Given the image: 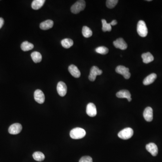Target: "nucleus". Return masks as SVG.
I'll return each instance as SVG.
<instances>
[{
    "label": "nucleus",
    "mask_w": 162,
    "mask_h": 162,
    "mask_svg": "<svg viewBox=\"0 0 162 162\" xmlns=\"http://www.w3.org/2000/svg\"><path fill=\"white\" fill-rule=\"evenodd\" d=\"M34 97L35 101L38 103L42 104L44 102L45 99L44 94L39 89H38L35 91L34 93Z\"/></svg>",
    "instance_id": "7"
},
{
    "label": "nucleus",
    "mask_w": 162,
    "mask_h": 162,
    "mask_svg": "<svg viewBox=\"0 0 162 162\" xmlns=\"http://www.w3.org/2000/svg\"><path fill=\"white\" fill-rule=\"evenodd\" d=\"M33 158L36 161H42L45 159L44 154L40 151L35 152L33 155Z\"/></svg>",
    "instance_id": "24"
},
{
    "label": "nucleus",
    "mask_w": 162,
    "mask_h": 162,
    "mask_svg": "<svg viewBox=\"0 0 162 162\" xmlns=\"http://www.w3.org/2000/svg\"><path fill=\"white\" fill-rule=\"evenodd\" d=\"M22 126L20 124L16 123L13 124L9 127L8 131L9 133L12 135H16L21 131Z\"/></svg>",
    "instance_id": "8"
},
{
    "label": "nucleus",
    "mask_w": 162,
    "mask_h": 162,
    "mask_svg": "<svg viewBox=\"0 0 162 162\" xmlns=\"http://www.w3.org/2000/svg\"><path fill=\"white\" fill-rule=\"evenodd\" d=\"M61 45L63 47L66 49H69L72 46L73 41L70 38H65L61 41Z\"/></svg>",
    "instance_id": "21"
},
{
    "label": "nucleus",
    "mask_w": 162,
    "mask_h": 162,
    "mask_svg": "<svg viewBox=\"0 0 162 162\" xmlns=\"http://www.w3.org/2000/svg\"><path fill=\"white\" fill-rule=\"evenodd\" d=\"M118 0H107L106 1V6L109 9L114 8L118 2Z\"/></svg>",
    "instance_id": "27"
},
{
    "label": "nucleus",
    "mask_w": 162,
    "mask_h": 162,
    "mask_svg": "<svg viewBox=\"0 0 162 162\" xmlns=\"http://www.w3.org/2000/svg\"><path fill=\"white\" fill-rule=\"evenodd\" d=\"M146 149L153 156H156L158 153V148L156 144L150 143L146 146Z\"/></svg>",
    "instance_id": "12"
},
{
    "label": "nucleus",
    "mask_w": 162,
    "mask_h": 162,
    "mask_svg": "<svg viewBox=\"0 0 162 162\" xmlns=\"http://www.w3.org/2000/svg\"><path fill=\"white\" fill-rule=\"evenodd\" d=\"M116 96L119 98H126L129 102L131 100V95L127 90H123L119 91L116 94Z\"/></svg>",
    "instance_id": "14"
},
{
    "label": "nucleus",
    "mask_w": 162,
    "mask_h": 162,
    "mask_svg": "<svg viewBox=\"0 0 162 162\" xmlns=\"http://www.w3.org/2000/svg\"><path fill=\"white\" fill-rule=\"evenodd\" d=\"M113 44L114 46L117 48L123 50H124L127 48V44L122 38H119L117 39L116 41H114Z\"/></svg>",
    "instance_id": "11"
},
{
    "label": "nucleus",
    "mask_w": 162,
    "mask_h": 162,
    "mask_svg": "<svg viewBox=\"0 0 162 162\" xmlns=\"http://www.w3.org/2000/svg\"><path fill=\"white\" fill-rule=\"evenodd\" d=\"M86 132L83 128L76 127L73 128L70 132V136L73 139H80L85 136Z\"/></svg>",
    "instance_id": "1"
},
{
    "label": "nucleus",
    "mask_w": 162,
    "mask_h": 162,
    "mask_svg": "<svg viewBox=\"0 0 162 162\" xmlns=\"http://www.w3.org/2000/svg\"><path fill=\"white\" fill-rule=\"evenodd\" d=\"M4 20L2 18H0V29L2 28L4 25Z\"/></svg>",
    "instance_id": "29"
},
{
    "label": "nucleus",
    "mask_w": 162,
    "mask_h": 162,
    "mask_svg": "<svg viewBox=\"0 0 162 162\" xmlns=\"http://www.w3.org/2000/svg\"><path fill=\"white\" fill-rule=\"evenodd\" d=\"M137 31L138 34L141 37H146L147 35L148 31L147 28L146 23L143 20H140L137 23Z\"/></svg>",
    "instance_id": "3"
},
{
    "label": "nucleus",
    "mask_w": 162,
    "mask_h": 162,
    "mask_svg": "<svg viewBox=\"0 0 162 162\" xmlns=\"http://www.w3.org/2000/svg\"><path fill=\"white\" fill-rule=\"evenodd\" d=\"M115 71L117 73L122 75L125 79H128L131 77V73L129 72V69L124 66H118L116 68Z\"/></svg>",
    "instance_id": "5"
},
{
    "label": "nucleus",
    "mask_w": 162,
    "mask_h": 162,
    "mask_svg": "<svg viewBox=\"0 0 162 162\" xmlns=\"http://www.w3.org/2000/svg\"><path fill=\"white\" fill-rule=\"evenodd\" d=\"M57 91L60 97H63L65 96L67 92V87L65 83L61 81L58 82L57 86Z\"/></svg>",
    "instance_id": "9"
},
{
    "label": "nucleus",
    "mask_w": 162,
    "mask_h": 162,
    "mask_svg": "<svg viewBox=\"0 0 162 162\" xmlns=\"http://www.w3.org/2000/svg\"><path fill=\"white\" fill-rule=\"evenodd\" d=\"M53 25H54V22L52 20L48 19L41 23L40 25V28L42 30H48L52 28Z\"/></svg>",
    "instance_id": "16"
},
{
    "label": "nucleus",
    "mask_w": 162,
    "mask_h": 162,
    "mask_svg": "<svg viewBox=\"0 0 162 162\" xmlns=\"http://www.w3.org/2000/svg\"><path fill=\"white\" fill-rule=\"evenodd\" d=\"M86 7V2L83 0H80L74 3L71 7V11L74 14L79 13L81 11H83Z\"/></svg>",
    "instance_id": "2"
},
{
    "label": "nucleus",
    "mask_w": 162,
    "mask_h": 162,
    "mask_svg": "<svg viewBox=\"0 0 162 162\" xmlns=\"http://www.w3.org/2000/svg\"><path fill=\"white\" fill-rule=\"evenodd\" d=\"M157 75L154 73H151L146 77L143 81V84L145 85H148L154 82L156 79Z\"/></svg>",
    "instance_id": "17"
},
{
    "label": "nucleus",
    "mask_w": 162,
    "mask_h": 162,
    "mask_svg": "<svg viewBox=\"0 0 162 162\" xmlns=\"http://www.w3.org/2000/svg\"><path fill=\"white\" fill-rule=\"evenodd\" d=\"M31 58L35 63H39L42 60V55L38 51H34L31 55Z\"/></svg>",
    "instance_id": "20"
},
{
    "label": "nucleus",
    "mask_w": 162,
    "mask_h": 162,
    "mask_svg": "<svg viewBox=\"0 0 162 162\" xmlns=\"http://www.w3.org/2000/svg\"><path fill=\"white\" fill-rule=\"evenodd\" d=\"M82 33L85 38H88L92 35V30L87 26H83L82 29Z\"/></svg>",
    "instance_id": "23"
},
{
    "label": "nucleus",
    "mask_w": 162,
    "mask_h": 162,
    "mask_svg": "<svg viewBox=\"0 0 162 162\" xmlns=\"http://www.w3.org/2000/svg\"><path fill=\"white\" fill-rule=\"evenodd\" d=\"M33 45L28 41L23 42L21 45V48L24 51L31 50L33 48Z\"/></svg>",
    "instance_id": "22"
},
{
    "label": "nucleus",
    "mask_w": 162,
    "mask_h": 162,
    "mask_svg": "<svg viewBox=\"0 0 162 162\" xmlns=\"http://www.w3.org/2000/svg\"><path fill=\"white\" fill-rule=\"evenodd\" d=\"M133 130L130 127H127L118 133V136L123 140H128L132 137L133 136Z\"/></svg>",
    "instance_id": "4"
},
{
    "label": "nucleus",
    "mask_w": 162,
    "mask_h": 162,
    "mask_svg": "<svg viewBox=\"0 0 162 162\" xmlns=\"http://www.w3.org/2000/svg\"><path fill=\"white\" fill-rule=\"evenodd\" d=\"M102 30L103 32H105L106 31H111L112 29V27L110 23H107L106 20L105 19H102Z\"/></svg>",
    "instance_id": "25"
},
{
    "label": "nucleus",
    "mask_w": 162,
    "mask_h": 162,
    "mask_svg": "<svg viewBox=\"0 0 162 162\" xmlns=\"http://www.w3.org/2000/svg\"><path fill=\"white\" fill-rule=\"evenodd\" d=\"M79 162H93L92 158L90 156H85L81 158Z\"/></svg>",
    "instance_id": "28"
},
{
    "label": "nucleus",
    "mask_w": 162,
    "mask_h": 162,
    "mask_svg": "<svg viewBox=\"0 0 162 162\" xmlns=\"http://www.w3.org/2000/svg\"><path fill=\"white\" fill-rule=\"evenodd\" d=\"M143 59V62L145 64H148L152 62L154 60V57L150 52L144 53L141 55Z\"/></svg>",
    "instance_id": "18"
},
{
    "label": "nucleus",
    "mask_w": 162,
    "mask_h": 162,
    "mask_svg": "<svg viewBox=\"0 0 162 162\" xmlns=\"http://www.w3.org/2000/svg\"><path fill=\"white\" fill-rule=\"evenodd\" d=\"M68 70H69V72L70 73L73 77L78 78L81 76V72L76 66L73 65H70L69 67Z\"/></svg>",
    "instance_id": "15"
},
{
    "label": "nucleus",
    "mask_w": 162,
    "mask_h": 162,
    "mask_svg": "<svg viewBox=\"0 0 162 162\" xmlns=\"http://www.w3.org/2000/svg\"><path fill=\"white\" fill-rule=\"evenodd\" d=\"M143 116L146 121H152L153 119V111L152 109L150 107L146 108L143 113Z\"/></svg>",
    "instance_id": "13"
},
{
    "label": "nucleus",
    "mask_w": 162,
    "mask_h": 162,
    "mask_svg": "<svg viewBox=\"0 0 162 162\" xmlns=\"http://www.w3.org/2000/svg\"><path fill=\"white\" fill-rule=\"evenodd\" d=\"M86 112L88 116L94 117L97 115V110L96 105L92 103H90L87 105Z\"/></svg>",
    "instance_id": "10"
},
{
    "label": "nucleus",
    "mask_w": 162,
    "mask_h": 162,
    "mask_svg": "<svg viewBox=\"0 0 162 162\" xmlns=\"http://www.w3.org/2000/svg\"><path fill=\"white\" fill-rule=\"evenodd\" d=\"M96 51L99 54L105 55L109 52V49L105 46H99L96 49Z\"/></svg>",
    "instance_id": "26"
},
{
    "label": "nucleus",
    "mask_w": 162,
    "mask_h": 162,
    "mask_svg": "<svg viewBox=\"0 0 162 162\" xmlns=\"http://www.w3.org/2000/svg\"><path fill=\"white\" fill-rule=\"evenodd\" d=\"M117 24V21L116 20H113L110 23L111 26H114Z\"/></svg>",
    "instance_id": "30"
},
{
    "label": "nucleus",
    "mask_w": 162,
    "mask_h": 162,
    "mask_svg": "<svg viewBox=\"0 0 162 162\" xmlns=\"http://www.w3.org/2000/svg\"><path fill=\"white\" fill-rule=\"evenodd\" d=\"M102 72V71L99 70L98 67L94 66L91 68L88 78L90 81L94 82L96 80L97 76L100 75Z\"/></svg>",
    "instance_id": "6"
},
{
    "label": "nucleus",
    "mask_w": 162,
    "mask_h": 162,
    "mask_svg": "<svg viewBox=\"0 0 162 162\" xmlns=\"http://www.w3.org/2000/svg\"><path fill=\"white\" fill-rule=\"evenodd\" d=\"M45 1V0H34L32 3V8L33 10H38L42 8Z\"/></svg>",
    "instance_id": "19"
}]
</instances>
